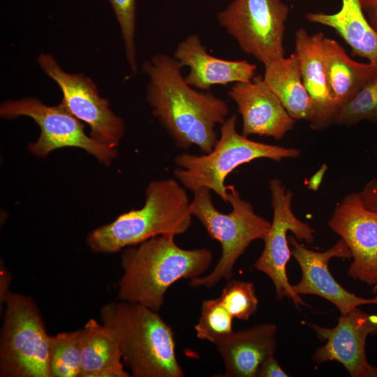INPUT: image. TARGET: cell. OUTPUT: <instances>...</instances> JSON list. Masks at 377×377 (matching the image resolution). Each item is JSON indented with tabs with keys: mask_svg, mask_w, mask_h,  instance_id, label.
Here are the masks:
<instances>
[{
	"mask_svg": "<svg viewBox=\"0 0 377 377\" xmlns=\"http://www.w3.org/2000/svg\"><path fill=\"white\" fill-rule=\"evenodd\" d=\"M182 66L173 57L154 55L142 66L148 76L147 100L152 114L183 149L197 146L209 153L217 140L215 126L222 124L230 110L225 101L188 85Z\"/></svg>",
	"mask_w": 377,
	"mask_h": 377,
	"instance_id": "cell-1",
	"label": "cell"
},
{
	"mask_svg": "<svg viewBox=\"0 0 377 377\" xmlns=\"http://www.w3.org/2000/svg\"><path fill=\"white\" fill-rule=\"evenodd\" d=\"M175 237L158 235L124 249L119 300L158 311L166 291L174 283L201 276L209 269L213 260L211 250L182 249L175 243Z\"/></svg>",
	"mask_w": 377,
	"mask_h": 377,
	"instance_id": "cell-2",
	"label": "cell"
},
{
	"mask_svg": "<svg viewBox=\"0 0 377 377\" xmlns=\"http://www.w3.org/2000/svg\"><path fill=\"white\" fill-rule=\"evenodd\" d=\"M101 323L116 339L133 377H182L172 327L144 305L119 300L101 306Z\"/></svg>",
	"mask_w": 377,
	"mask_h": 377,
	"instance_id": "cell-3",
	"label": "cell"
},
{
	"mask_svg": "<svg viewBox=\"0 0 377 377\" xmlns=\"http://www.w3.org/2000/svg\"><path fill=\"white\" fill-rule=\"evenodd\" d=\"M185 188L171 178L154 180L145 191V203L92 230L87 244L97 253H115L162 235L184 234L193 215Z\"/></svg>",
	"mask_w": 377,
	"mask_h": 377,
	"instance_id": "cell-4",
	"label": "cell"
},
{
	"mask_svg": "<svg viewBox=\"0 0 377 377\" xmlns=\"http://www.w3.org/2000/svg\"><path fill=\"white\" fill-rule=\"evenodd\" d=\"M236 121L237 116L233 114L221 124L220 137L209 153L196 155L184 152L175 156L177 168L173 174L185 188L193 193L207 188L227 202L225 180L237 168L258 158L279 162L300 156L297 148L249 140L237 131Z\"/></svg>",
	"mask_w": 377,
	"mask_h": 377,
	"instance_id": "cell-5",
	"label": "cell"
},
{
	"mask_svg": "<svg viewBox=\"0 0 377 377\" xmlns=\"http://www.w3.org/2000/svg\"><path fill=\"white\" fill-rule=\"evenodd\" d=\"M227 202L232 209L228 214L215 207L211 191L207 188L194 192L190 202L193 216L199 220L209 237L220 243L222 249L219 260L209 274L191 279L189 285L192 287L211 288L222 279H230L238 258L253 241L263 240L270 228L271 222L257 214L235 186H227Z\"/></svg>",
	"mask_w": 377,
	"mask_h": 377,
	"instance_id": "cell-6",
	"label": "cell"
},
{
	"mask_svg": "<svg viewBox=\"0 0 377 377\" xmlns=\"http://www.w3.org/2000/svg\"><path fill=\"white\" fill-rule=\"evenodd\" d=\"M50 339L33 298L10 292L0 334V376L50 377Z\"/></svg>",
	"mask_w": 377,
	"mask_h": 377,
	"instance_id": "cell-7",
	"label": "cell"
},
{
	"mask_svg": "<svg viewBox=\"0 0 377 377\" xmlns=\"http://www.w3.org/2000/svg\"><path fill=\"white\" fill-rule=\"evenodd\" d=\"M289 11L282 0H233L217 19L245 53L267 66L284 57Z\"/></svg>",
	"mask_w": 377,
	"mask_h": 377,
	"instance_id": "cell-8",
	"label": "cell"
},
{
	"mask_svg": "<svg viewBox=\"0 0 377 377\" xmlns=\"http://www.w3.org/2000/svg\"><path fill=\"white\" fill-rule=\"evenodd\" d=\"M0 116L8 119L25 116L38 125L40 136L29 145V151L36 156L45 157L62 147H78L109 166L117 156V149L108 147L88 136L84 124L61 103L50 106L35 97L6 100L0 105Z\"/></svg>",
	"mask_w": 377,
	"mask_h": 377,
	"instance_id": "cell-9",
	"label": "cell"
},
{
	"mask_svg": "<svg viewBox=\"0 0 377 377\" xmlns=\"http://www.w3.org/2000/svg\"><path fill=\"white\" fill-rule=\"evenodd\" d=\"M36 61L61 89V103L89 126L90 136L108 147L117 149L125 131V122L112 112L109 101L100 96L94 82L83 73L64 71L50 53H40Z\"/></svg>",
	"mask_w": 377,
	"mask_h": 377,
	"instance_id": "cell-10",
	"label": "cell"
},
{
	"mask_svg": "<svg viewBox=\"0 0 377 377\" xmlns=\"http://www.w3.org/2000/svg\"><path fill=\"white\" fill-rule=\"evenodd\" d=\"M269 188L273 219L263 239V250L254 263V268L269 277L278 299L287 297L297 308L306 306L304 301L295 292L287 276L286 265L292 255L287 233L291 231L297 239L311 243L315 238V231L295 215L292 209L293 193L280 179H271Z\"/></svg>",
	"mask_w": 377,
	"mask_h": 377,
	"instance_id": "cell-11",
	"label": "cell"
},
{
	"mask_svg": "<svg viewBox=\"0 0 377 377\" xmlns=\"http://www.w3.org/2000/svg\"><path fill=\"white\" fill-rule=\"evenodd\" d=\"M330 228L349 248L353 260L348 275L369 286L377 283V212L368 209L360 193H351L337 204Z\"/></svg>",
	"mask_w": 377,
	"mask_h": 377,
	"instance_id": "cell-12",
	"label": "cell"
},
{
	"mask_svg": "<svg viewBox=\"0 0 377 377\" xmlns=\"http://www.w3.org/2000/svg\"><path fill=\"white\" fill-rule=\"evenodd\" d=\"M317 337L326 343L316 349L311 359L320 364L337 361L352 377H377V367L369 363L365 351L367 338L377 334V315L355 307L341 314L333 328L311 323Z\"/></svg>",
	"mask_w": 377,
	"mask_h": 377,
	"instance_id": "cell-13",
	"label": "cell"
},
{
	"mask_svg": "<svg viewBox=\"0 0 377 377\" xmlns=\"http://www.w3.org/2000/svg\"><path fill=\"white\" fill-rule=\"evenodd\" d=\"M292 246L291 254L297 260L301 272L300 281L293 286L298 295L321 297L336 306L341 314L363 304H377V297L364 298L343 288L332 276L329 262L333 258L350 259L351 253L346 242L340 239L329 249L318 252L300 244L293 236L288 237Z\"/></svg>",
	"mask_w": 377,
	"mask_h": 377,
	"instance_id": "cell-14",
	"label": "cell"
},
{
	"mask_svg": "<svg viewBox=\"0 0 377 377\" xmlns=\"http://www.w3.org/2000/svg\"><path fill=\"white\" fill-rule=\"evenodd\" d=\"M242 119V134L282 139L295 125L294 119L261 76L237 82L228 91Z\"/></svg>",
	"mask_w": 377,
	"mask_h": 377,
	"instance_id": "cell-15",
	"label": "cell"
},
{
	"mask_svg": "<svg viewBox=\"0 0 377 377\" xmlns=\"http://www.w3.org/2000/svg\"><path fill=\"white\" fill-rule=\"evenodd\" d=\"M173 57L182 67L188 66L185 81L191 87L209 90L215 84L248 82L256 75L257 66L246 60H226L212 56L206 51L199 36L189 35L177 46Z\"/></svg>",
	"mask_w": 377,
	"mask_h": 377,
	"instance_id": "cell-16",
	"label": "cell"
},
{
	"mask_svg": "<svg viewBox=\"0 0 377 377\" xmlns=\"http://www.w3.org/2000/svg\"><path fill=\"white\" fill-rule=\"evenodd\" d=\"M324 34H309L304 29L295 35L296 54L302 78L313 105L309 126L315 131H323L333 124L339 108L331 98L323 61Z\"/></svg>",
	"mask_w": 377,
	"mask_h": 377,
	"instance_id": "cell-17",
	"label": "cell"
},
{
	"mask_svg": "<svg viewBox=\"0 0 377 377\" xmlns=\"http://www.w3.org/2000/svg\"><path fill=\"white\" fill-rule=\"evenodd\" d=\"M276 325L263 323L232 332L215 346L225 365L226 377H256L263 361L276 350Z\"/></svg>",
	"mask_w": 377,
	"mask_h": 377,
	"instance_id": "cell-18",
	"label": "cell"
},
{
	"mask_svg": "<svg viewBox=\"0 0 377 377\" xmlns=\"http://www.w3.org/2000/svg\"><path fill=\"white\" fill-rule=\"evenodd\" d=\"M323 55L330 94L339 110L377 76L376 65L352 59L337 40L325 36Z\"/></svg>",
	"mask_w": 377,
	"mask_h": 377,
	"instance_id": "cell-19",
	"label": "cell"
},
{
	"mask_svg": "<svg viewBox=\"0 0 377 377\" xmlns=\"http://www.w3.org/2000/svg\"><path fill=\"white\" fill-rule=\"evenodd\" d=\"M306 19L333 29L350 47L354 57L377 66V32L367 20L360 0H341L340 10L332 14L308 13Z\"/></svg>",
	"mask_w": 377,
	"mask_h": 377,
	"instance_id": "cell-20",
	"label": "cell"
},
{
	"mask_svg": "<svg viewBox=\"0 0 377 377\" xmlns=\"http://www.w3.org/2000/svg\"><path fill=\"white\" fill-rule=\"evenodd\" d=\"M264 81L288 114L309 121L313 112L312 100L304 87L295 53L265 66Z\"/></svg>",
	"mask_w": 377,
	"mask_h": 377,
	"instance_id": "cell-21",
	"label": "cell"
},
{
	"mask_svg": "<svg viewBox=\"0 0 377 377\" xmlns=\"http://www.w3.org/2000/svg\"><path fill=\"white\" fill-rule=\"evenodd\" d=\"M79 330L81 341L80 377H93L101 370L123 364L118 343L103 324L91 318Z\"/></svg>",
	"mask_w": 377,
	"mask_h": 377,
	"instance_id": "cell-22",
	"label": "cell"
},
{
	"mask_svg": "<svg viewBox=\"0 0 377 377\" xmlns=\"http://www.w3.org/2000/svg\"><path fill=\"white\" fill-rule=\"evenodd\" d=\"M49 368L50 377H80L81 341L79 330L50 336Z\"/></svg>",
	"mask_w": 377,
	"mask_h": 377,
	"instance_id": "cell-23",
	"label": "cell"
},
{
	"mask_svg": "<svg viewBox=\"0 0 377 377\" xmlns=\"http://www.w3.org/2000/svg\"><path fill=\"white\" fill-rule=\"evenodd\" d=\"M232 320L233 317L219 297L205 300L202 303L200 316L194 327L196 336L216 345L233 332Z\"/></svg>",
	"mask_w": 377,
	"mask_h": 377,
	"instance_id": "cell-24",
	"label": "cell"
},
{
	"mask_svg": "<svg viewBox=\"0 0 377 377\" xmlns=\"http://www.w3.org/2000/svg\"><path fill=\"white\" fill-rule=\"evenodd\" d=\"M363 121H377V76L340 108L333 124L348 126Z\"/></svg>",
	"mask_w": 377,
	"mask_h": 377,
	"instance_id": "cell-25",
	"label": "cell"
},
{
	"mask_svg": "<svg viewBox=\"0 0 377 377\" xmlns=\"http://www.w3.org/2000/svg\"><path fill=\"white\" fill-rule=\"evenodd\" d=\"M219 299L233 318L248 320L257 311L258 300L251 282L228 281Z\"/></svg>",
	"mask_w": 377,
	"mask_h": 377,
	"instance_id": "cell-26",
	"label": "cell"
},
{
	"mask_svg": "<svg viewBox=\"0 0 377 377\" xmlns=\"http://www.w3.org/2000/svg\"><path fill=\"white\" fill-rule=\"evenodd\" d=\"M119 24L122 36L126 59L133 73L138 71L135 36L136 0H108Z\"/></svg>",
	"mask_w": 377,
	"mask_h": 377,
	"instance_id": "cell-27",
	"label": "cell"
},
{
	"mask_svg": "<svg viewBox=\"0 0 377 377\" xmlns=\"http://www.w3.org/2000/svg\"><path fill=\"white\" fill-rule=\"evenodd\" d=\"M274 355L265 358L258 367L256 377H288Z\"/></svg>",
	"mask_w": 377,
	"mask_h": 377,
	"instance_id": "cell-28",
	"label": "cell"
},
{
	"mask_svg": "<svg viewBox=\"0 0 377 377\" xmlns=\"http://www.w3.org/2000/svg\"><path fill=\"white\" fill-rule=\"evenodd\" d=\"M360 195L364 205L377 212V177L367 182Z\"/></svg>",
	"mask_w": 377,
	"mask_h": 377,
	"instance_id": "cell-29",
	"label": "cell"
},
{
	"mask_svg": "<svg viewBox=\"0 0 377 377\" xmlns=\"http://www.w3.org/2000/svg\"><path fill=\"white\" fill-rule=\"evenodd\" d=\"M1 280H0V307L1 311L3 308L4 301L9 294L11 274L6 269L3 262H1Z\"/></svg>",
	"mask_w": 377,
	"mask_h": 377,
	"instance_id": "cell-30",
	"label": "cell"
},
{
	"mask_svg": "<svg viewBox=\"0 0 377 377\" xmlns=\"http://www.w3.org/2000/svg\"><path fill=\"white\" fill-rule=\"evenodd\" d=\"M360 2L370 24L377 32V0H360Z\"/></svg>",
	"mask_w": 377,
	"mask_h": 377,
	"instance_id": "cell-31",
	"label": "cell"
},
{
	"mask_svg": "<svg viewBox=\"0 0 377 377\" xmlns=\"http://www.w3.org/2000/svg\"><path fill=\"white\" fill-rule=\"evenodd\" d=\"M327 170V165H323L311 177L308 183L309 188L316 191L323 179L324 174Z\"/></svg>",
	"mask_w": 377,
	"mask_h": 377,
	"instance_id": "cell-32",
	"label": "cell"
},
{
	"mask_svg": "<svg viewBox=\"0 0 377 377\" xmlns=\"http://www.w3.org/2000/svg\"><path fill=\"white\" fill-rule=\"evenodd\" d=\"M372 292L375 294L374 297H377V283L373 286Z\"/></svg>",
	"mask_w": 377,
	"mask_h": 377,
	"instance_id": "cell-33",
	"label": "cell"
}]
</instances>
